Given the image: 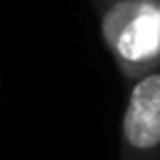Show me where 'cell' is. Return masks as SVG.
Instances as JSON below:
<instances>
[{
    "label": "cell",
    "mask_w": 160,
    "mask_h": 160,
    "mask_svg": "<svg viewBox=\"0 0 160 160\" xmlns=\"http://www.w3.org/2000/svg\"><path fill=\"white\" fill-rule=\"evenodd\" d=\"M120 160H160V68L132 80L120 125Z\"/></svg>",
    "instance_id": "7a4b0ae2"
},
{
    "label": "cell",
    "mask_w": 160,
    "mask_h": 160,
    "mask_svg": "<svg viewBox=\"0 0 160 160\" xmlns=\"http://www.w3.org/2000/svg\"><path fill=\"white\" fill-rule=\"evenodd\" d=\"M98 2H100V8H102V5H108V2H115V0H98Z\"/></svg>",
    "instance_id": "3957f363"
},
{
    "label": "cell",
    "mask_w": 160,
    "mask_h": 160,
    "mask_svg": "<svg viewBox=\"0 0 160 160\" xmlns=\"http://www.w3.org/2000/svg\"><path fill=\"white\" fill-rule=\"evenodd\" d=\"M100 35L118 70L138 80L160 68V0H115L100 8Z\"/></svg>",
    "instance_id": "6da1fadb"
}]
</instances>
